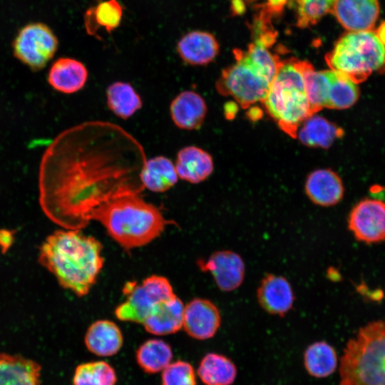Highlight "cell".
I'll list each match as a JSON object with an SVG mask.
<instances>
[{"mask_svg": "<svg viewBox=\"0 0 385 385\" xmlns=\"http://www.w3.org/2000/svg\"><path fill=\"white\" fill-rule=\"evenodd\" d=\"M147 158L142 144L120 125L89 120L59 133L40 163L39 202L64 229L81 230L111 199L140 194Z\"/></svg>", "mask_w": 385, "mask_h": 385, "instance_id": "6da1fadb", "label": "cell"}, {"mask_svg": "<svg viewBox=\"0 0 385 385\" xmlns=\"http://www.w3.org/2000/svg\"><path fill=\"white\" fill-rule=\"evenodd\" d=\"M99 240L81 230H58L40 247L38 262L78 297L90 292L104 264Z\"/></svg>", "mask_w": 385, "mask_h": 385, "instance_id": "7a4b0ae2", "label": "cell"}, {"mask_svg": "<svg viewBox=\"0 0 385 385\" xmlns=\"http://www.w3.org/2000/svg\"><path fill=\"white\" fill-rule=\"evenodd\" d=\"M274 40V34H261L247 50L235 49V62L222 71L217 91L243 108L262 102L281 61L269 49Z\"/></svg>", "mask_w": 385, "mask_h": 385, "instance_id": "3957f363", "label": "cell"}, {"mask_svg": "<svg viewBox=\"0 0 385 385\" xmlns=\"http://www.w3.org/2000/svg\"><path fill=\"white\" fill-rule=\"evenodd\" d=\"M91 220L99 222L125 250L146 245L159 237L166 225L173 223L156 206L134 193L104 202L93 210Z\"/></svg>", "mask_w": 385, "mask_h": 385, "instance_id": "277c9868", "label": "cell"}, {"mask_svg": "<svg viewBox=\"0 0 385 385\" xmlns=\"http://www.w3.org/2000/svg\"><path fill=\"white\" fill-rule=\"evenodd\" d=\"M308 62L295 58L280 61L262 103L279 128L292 138L300 125L314 114L304 87Z\"/></svg>", "mask_w": 385, "mask_h": 385, "instance_id": "5b68a950", "label": "cell"}, {"mask_svg": "<svg viewBox=\"0 0 385 385\" xmlns=\"http://www.w3.org/2000/svg\"><path fill=\"white\" fill-rule=\"evenodd\" d=\"M339 385H385V320L360 328L343 351Z\"/></svg>", "mask_w": 385, "mask_h": 385, "instance_id": "8992f818", "label": "cell"}, {"mask_svg": "<svg viewBox=\"0 0 385 385\" xmlns=\"http://www.w3.org/2000/svg\"><path fill=\"white\" fill-rule=\"evenodd\" d=\"M325 60L332 70L357 84L374 72H385V46L373 31H349L337 41Z\"/></svg>", "mask_w": 385, "mask_h": 385, "instance_id": "52a82bcc", "label": "cell"}, {"mask_svg": "<svg viewBox=\"0 0 385 385\" xmlns=\"http://www.w3.org/2000/svg\"><path fill=\"white\" fill-rule=\"evenodd\" d=\"M123 292L125 299L115 308V317L123 322L140 324L161 302L175 294L168 279L155 274L141 283L127 282Z\"/></svg>", "mask_w": 385, "mask_h": 385, "instance_id": "ba28073f", "label": "cell"}, {"mask_svg": "<svg viewBox=\"0 0 385 385\" xmlns=\"http://www.w3.org/2000/svg\"><path fill=\"white\" fill-rule=\"evenodd\" d=\"M58 46V40L53 31L39 22L21 28L12 43L14 56L34 71L46 66Z\"/></svg>", "mask_w": 385, "mask_h": 385, "instance_id": "9c48e42d", "label": "cell"}, {"mask_svg": "<svg viewBox=\"0 0 385 385\" xmlns=\"http://www.w3.org/2000/svg\"><path fill=\"white\" fill-rule=\"evenodd\" d=\"M348 227L359 241L370 244L385 240V202L361 200L349 214Z\"/></svg>", "mask_w": 385, "mask_h": 385, "instance_id": "30bf717a", "label": "cell"}, {"mask_svg": "<svg viewBox=\"0 0 385 385\" xmlns=\"http://www.w3.org/2000/svg\"><path fill=\"white\" fill-rule=\"evenodd\" d=\"M197 263L202 271L211 274L217 287L223 292L237 289L244 281L245 262L235 252L217 251L206 260L200 259Z\"/></svg>", "mask_w": 385, "mask_h": 385, "instance_id": "8fae6325", "label": "cell"}, {"mask_svg": "<svg viewBox=\"0 0 385 385\" xmlns=\"http://www.w3.org/2000/svg\"><path fill=\"white\" fill-rule=\"evenodd\" d=\"M220 324V312L210 300L195 298L184 306L183 328L190 337L209 339L215 335Z\"/></svg>", "mask_w": 385, "mask_h": 385, "instance_id": "7c38bea8", "label": "cell"}, {"mask_svg": "<svg viewBox=\"0 0 385 385\" xmlns=\"http://www.w3.org/2000/svg\"><path fill=\"white\" fill-rule=\"evenodd\" d=\"M331 11L349 31H371L379 15L378 0H335Z\"/></svg>", "mask_w": 385, "mask_h": 385, "instance_id": "4fadbf2b", "label": "cell"}, {"mask_svg": "<svg viewBox=\"0 0 385 385\" xmlns=\"http://www.w3.org/2000/svg\"><path fill=\"white\" fill-rule=\"evenodd\" d=\"M260 307L267 313L284 317L293 307V289L283 276L267 274L261 280L257 290Z\"/></svg>", "mask_w": 385, "mask_h": 385, "instance_id": "5bb4252c", "label": "cell"}, {"mask_svg": "<svg viewBox=\"0 0 385 385\" xmlns=\"http://www.w3.org/2000/svg\"><path fill=\"white\" fill-rule=\"evenodd\" d=\"M207 113L203 98L195 91L188 90L178 93L171 101L170 114L175 125L182 130L200 128Z\"/></svg>", "mask_w": 385, "mask_h": 385, "instance_id": "9a60e30c", "label": "cell"}, {"mask_svg": "<svg viewBox=\"0 0 385 385\" xmlns=\"http://www.w3.org/2000/svg\"><path fill=\"white\" fill-rule=\"evenodd\" d=\"M177 51L185 63L202 66L215 59L219 51V44L212 34L193 31L180 38L177 44Z\"/></svg>", "mask_w": 385, "mask_h": 385, "instance_id": "2e32d148", "label": "cell"}, {"mask_svg": "<svg viewBox=\"0 0 385 385\" xmlns=\"http://www.w3.org/2000/svg\"><path fill=\"white\" fill-rule=\"evenodd\" d=\"M87 349L94 355L107 357L115 355L122 348L123 336L115 323L106 319L96 321L84 337Z\"/></svg>", "mask_w": 385, "mask_h": 385, "instance_id": "e0dca14e", "label": "cell"}, {"mask_svg": "<svg viewBox=\"0 0 385 385\" xmlns=\"http://www.w3.org/2000/svg\"><path fill=\"white\" fill-rule=\"evenodd\" d=\"M41 366L21 355L0 353V385H41Z\"/></svg>", "mask_w": 385, "mask_h": 385, "instance_id": "ac0fdd59", "label": "cell"}, {"mask_svg": "<svg viewBox=\"0 0 385 385\" xmlns=\"http://www.w3.org/2000/svg\"><path fill=\"white\" fill-rule=\"evenodd\" d=\"M175 166L179 178L195 184L211 175L214 164L209 153L199 147L189 145L179 150Z\"/></svg>", "mask_w": 385, "mask_h": 385, "instance_id": "d6986e66", "label": "cell"}, {"mask_svg": "<svg viewBox=\"0 0 385 385\" xmlns=\"http://www.w3.org/2000/svg\"><path fill=\"white\" fill-rule=\"evenodd\" d=\"M88 77V70L81 61L71 58H59L48 71V81L56 91L71 94L81 90Z\"/></svg>", "mask_w": 385, "mask_h": 385, "instance_id": "ffe728a7", "label": "cell"}, {"mask_svg": "<svg viewBox=\"0 0 385 385\" xmlns=\"http://www.w3.org/2000/svg\"><path fill=\"white\" fill-rule=\"evenodd\" d=\"M184 304L176 294L161 302L143 322L150 334L163 336L178 332L183 327Z\"/></svg>", "mask_w": 385, "mask_h": 385, "instance_id": "44dd1931", "label": "cell"}, {"mask_svg": "<svg viewBox=\"0 0 385 385\" xmlns=\"http://www.w3.org/2000/svg\"><path fill=\"white\" fill-rule=\"evenodd\" d=\"M308 197L314 204L331 206L338 203L344 195L339 176L329 169L317 170L308 176L305 183Z\"/></svg>", "mask_w": 385, "mask_h": 385, "instance_id": "7402d4cb", "label": "cell"}, {"mask_svg": "<svg viewBox=\"0 0 385 385\" xmlns=\"http://www.w3.org/2000/svg\"><path fill=\"white\" fill-rule=\"evenodd\" d=\"M196 373L204 385H232L236 380L237 368L227 356L210 352L201 359Z\"/></svg>", "mask_w": 385, "mask_h": 385, "instance_id": "603a6c76", "label": "cell"}, {"mask_svg": "<svg viewBox=\"0 0 385 385\" xmlns=\"http://www.w3.org/2000/svg\"><path fill=\"white\" fill-rule=\"evenodd\" d=\"M344 130L328 120L312 114L299 127L297 136L304 145L309 147L329 148Z\"/></svg>", "mask_w": 385, "mask_h": 385, "instance_id": "cb8c5ba5", "label": "cell"}, {"mask_svg": "<svg viewBox=\"0 0 385 385\" xmlns=\"http://www.w3.org/2000/svg\"><path fill=\"white\" fill-rule=\"evenodd\" d=\"M178 178L175 164L163 155L147 159L141 176L144 188L155 192L168 190Z\"/></svg>", "mask_w": 385, "mask_h": 385, "instance_id": "d4e9b609", "label": "cell"}, {"mask_svg": "<svg viewBox=\"0 0 385 385\" xmlns=\"http://www.w3.org/2000/svg\"><path fill=\"white\" fill-rule=\"evenodd\" d=\"M303 364L307 374L317 379L327 378L338 367L337 354L334 348L324 341L310 344L304 350Z\"/></svg>", "mask_w": 385, "mask_h": 385, "instance_id": "484cf974", "label": "cell"}, {"mask_svg": "<svg viewBox=\"0 0 385 385\" xmlns=\"http://www.w3.org/2000/svg\"><path fill=\"white\" fill-rule=\"evenodd\" d=\"M122 17L123 8L118 0L100 1L85 13L86 30L88 34L96 37L101 29L111 33L120 26Z\"/></svg>", "mask_w": 385, "mask_h": 385, "instance_id": "4316f807", "label": "cell"}, {"mask_svg": "<svg viewBox=\"0 0 385 385\" xmlns=\"http://www.w3.org/2000/svg\"><path fill=\"white\" fill-rule=\"evenodd\" d=\"M106 96L108 109L121 119H128L143 106L140 96L127 82H113L108 86Z\"/></svg>", "mask_w": 385, "mask_h": 385, "instance_id": "83f0119b", "label": "cell"}, {"mask_svg": "<svg viewBox=\"0 0 385 385\" xmlns=\"http://www.w3.org/2000/svg\"><path fill=\"white\" fill-rule=\"evenodd\" d=\"M171 346L160 339H150L141 344L135 352V361L146 374L161 373L173 361Z\"/></svg>", "mask_w": 385, "mask_h": 385, "instance_id": "f1b7e54d", "label": "cell"}, {"mask_svg": "<svg viewBox=\"0 0 385 385\" xmlns=\"http://www.w3.org/2000/svg\"><path fill=\"white\" fill-rule=\"evenodd\" d=\"M357 84L344 75L329 70L326 108L345 109L353 106L359 98Z\"/></svg>", "mask_w": 385, "mask_h": 385, "instance_id": "f546056e", "label": "cell"}, {"mask_svg": "<svg viewBox=\"0 0 385 385\" xmlns=\"http://www.w3.org/2000/svg\"><path fill=\"white\" fill-rule=\"evenodd\" d=\"M115 369L107 361H95L78 364L73 376V385H115Z\"/></svg>", "mask_w": 385, "mask_h": 385, "instance_id": "4dcf8cb0", "label": "cell"}, {"mask_svg": "<svg viewBox=\"0 0 385 385\" xmlns=\"http://www.w3.org/2000/svg\"><path fill=\"white\" fill-rule=\"evenodd\" d=\"M335 0H296L298 26L306 28L314 25L329 11Z\"/></svg>", "mask_w": 385, "mask_h": 385, "instance_id": "1f68e13d", "label": "cell"}, {"mask_svg": "<svg viewBox=\"0 0 385 385\" xmlns=\"http://www.w3.org/2000/svg\"><path fill=\"white\" fill-rule=\"evenodd\" d=\"M160 381L161 385H197V373L190 363L177 360L163 369Z\"/></svg>", "mask_w": 385, "mask_h": 385, "instance_id": "d6a6232c", "label": "cell"}, {"mask_svg": "<svg viewBox=\"0 0 385 385\" xmlns=\"http://www.w3.org/2000/svg\"><path fill=\"white\" fill-rule=\"evenodd\" d=\"M287 0H267V6L268 11H279Z\"/></svg>", "mask_w": 385, "mask_h": 385, "instance_id": "836d02e7", "label": "cell"}, {"mask_svg": "<svg viewBox=\"0 0 385 385\" xmlns=\"http://www.w3.org/2000/svg\"><path fill=\"white\" fill-rule=\"evenodd\" d=\"M380 42L385 46V21H383L374 31Z\"/></svg>", "mask_w": 385, "mask_h": 385, "instance_id": "e575fe53", "label": "cell"}]
</instances>
